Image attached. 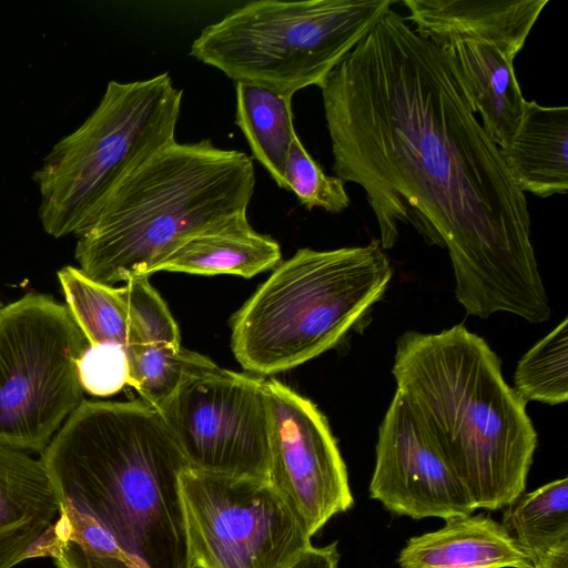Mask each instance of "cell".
Segmentation results:
<instances>
[{"instance_id":"ffe728a7","label":"cell","mask_w":568,"mask_h":568,"mask_svg":"<svg viewBox=\"0 0 568 568\" xmlns=\"http://www.w3.org/2000/svg\"><path fill=\"white\" fill-rule=\"evenodd\" d=\"M501 525L531 562L568 540V479L520 494L504 507Z\"/></svg>"},{"instance_id":"4316f807","label":"cell","mask_w":568,"mask_h":568,"mask_svg":"<svg viewBox=\"0 0 568 568\" xmlns=\"http://www.w3.org/2000/svg\"><path fill=\"white\" fill-rule=\"evenodd\" d=\"M338 561L337 542L334 541L324 547L311 545L281 568H338Z\"/></svg>"},{"instance_id":"e0dca14e","label":"cell","mask_w":568,"mask_h":568,"mask_svg":"<svg viewBox=\"0 0 568 568\" xmlns=\"http://www.w3.org/2000/svg\"><path fill=\"white\" fill-rule=\"evenodd\" d=\"M281 257L280 244L256 232L246 214L186 239L159 261L150 274L166 271L250 278L274 268Z\"/></svg>"},{"instance_id":"3957f363","label":"cell","mask_w":568,"mask_h":568,"mask_svg":"<svg viewBox=\"0 0 568 568\" xmlns=\"http://www.w3.org/2000/svg\"><path fill=\"white\" fill-rule=\"evenodd\" d=\"M396 389L430 435L475 508L497 510L524 493L537 447L526 402L486 341L457 324L397 338Z\"/></svg>"},{"instance_id":"8fae6325","label":"cell","mask_w":568,"mask_h":568,"mask_svg":"<svg viewBox=\"0 0 568 568\" xmlns=\"http://www.w3.org/2000/svg\"><path fill=\"white\" fill-rule=\"evenodd\" d=\"M156 409L189 468L266 479L263 377L215 364L187 376Z\"/></svg>"},{"instance_id":"44dd1931","label":"cell","mask_w":568,"mask_h":568,"mask_svg":"<svg viewBox=\"0 0 568 568\" xmlns=\"http://www.w3.org/2000/svg\"><path fill=\"white\" fill-rule=\"evenodd\" d=\"M40 556L52 557L59 568H142L97 521L63 504Z\"/></svg>"},{"instance_id":"ba28073f","label":"cell","mask_w":568,"mask_h":568,"mask_svg":"<svg viewBox=\"0 0 568 568\" xmlns=\"http://www.w3.org/2000/svg\"><path fill=\"white\" fill-rule=\"evenodd\" d=\"M88 346L67 305L49 295L0 308V445L47 448L85 400L78 362Z\"/></svg>"},{"instance_id":"cb8c5ba5","label":"cell","mask_w":568,"mask_h":568,"mask_svg":"<svg viewBox=\"0 0 568 568\" xmlns=\"http://www.w3.org/2000/svg\"><path fill=\"white\" fill-rule=\"evenodd\" d=\"M119 288L131 326V346L126 356L140 346L181 345L176 322L149 276L133 277Z\"/></svg>"},{"instance_id":"4fadbf2b","label":"cell","mask_w":568,"mask_h":568,"mask_svg":"<svg viewBox=\"0 0 568 568\" xmlns=\"http://www.w3.org/2000/svg\"><path fill=\"white\" fill-rule=\"evenodd\" d=\"M369 497L413 519L449 520L475 506L437 444L396 389L379 425Z\"/></svg>"},{"instance_id":"8992f818","label":"cell","mask_w":568,"mask_h":568,"mask_svg":"<svg viewBox=\"0 0 568 568\" xmlns=\"http://www.w3.org/2000/svg\"><path fill=\"white\" fill-rule=\"evenodd\" d=\"M393 0H258L205 27L190 55L233 81L284 94L316 85L373 29Z\"/></svg>"},{"instance_id":"7c38bea8","label":"cell","mask_w":568,"mask_h":568,"mask_svg":"<svg viewBox=\"0 0 568 568\" xmlns=\"http://www.w3.org/2000/svg\"><path fill=\"white\" fill-rule=\"evenodd\" d=\"M268 417L266 480L311 537L353 506L346 465L317 406L275 378H264Z\"/></svg>"},{"instance_id":"d4e9b609","label":"cell","mask_w":568,"mask_h":568,"mask_svg":"<svg viewBox=\"0 0 568 568\" xmlns=\"http://www.w3.org/2000/svg\"><path fill=\"white\" fill-rule=\"evenodd\" d=\"M284 178L286 190L292 191L310 211L318 207L329 213H341L349 205L344 182L324 173L298 135L291 144Z\"/></svg>"},{"instance_id":"52a82bcc","label":"cell","mask_w":568,"mask_h":568,"mask_svg":"<svg viewBox=\"0 0 568 568\" xmlns=\"http://www.w3.org/2000/svg\"><path fill=\"white\" fill-rule=\"evenodd\" d=\"M182 95L166 72L108 83L94 111L33 173L49 235H75L125 174L175 141Z\"/></svg>"},{"instance_id":"9a60e30c","label":"cell","mask_w":568,"mask_h":568,"mask_svg":"<svg viewBox=\"0 0 568 568\" xmlns=\"http://www.w3.org/2000/svg\"><path fill=\"white\" fill-rule=\"evenodd\" d=\"M398 564L400 568H532L504 526L484 515L452 518L436 531L412 537Z\"/></svg>"},{"instance_id":"7a4b0ae2","label":"cell","mask_w":568,"mask_h":568,"mask_svg":"<svg viewBox=\"0 0 568 568\" xmlns=\"http://www.w3.org/2000/svg\"><path fill=\"white\" fill-rule=\"evenodd\" d=\"M41 460L61 504L91 517L142 568H191L180 491L187 465L158 409L84 400Z\"/></svg>"},{"instance_id":"ac0fdd59","label":"cell","mask_w":568,"mask_h":568,"mask_svg":"<svg viewBox=\"0 0 568 568\" xmlns=\"http://www.w3.org/2000/svg\"><path fill=\"white\" fill-rule=\"evenodd\" d=\"M235 123L243 132L255 160L281 189L294 138L292 95L263 87L235 83Z\"/></svg>"},{"instance_id":"83f0119b","label":"cell","mask_w":568,"mask_h":568,"mask_svg":"<svg viewBox=\"0 0 568 568\" xmlns=\"http://www.w3.org/2000/svg\"><path fill=\"white\" fill-rule=\"evenodd\" d=\"M532 568H568V540L539 557Z\"/></svg>"},{"instance_id":"2e32d148","label":"cell","mask_w":568,"mask_h":568,"mask_svg":"<svg viewBox=\"0 0 568 568\" xmlns=\"http://www.w3.org/2000/svg\"><path fill=\"white\" fill-rule=\"evenodd\" d=\"M517 186L538 197L568 191V108L525 102L509 144L500 150Z\"/></svg>"},{"instance_id":"9c48e42d","label":"cell","mask_w":568,"mask_h":568,"mask_svg":"<svg viewBox=\"0 0 568 568\" xmlns=\"http://www.w3.org/2000/svg\"><path fill=\"white\" fill-rule=\"evenodd\" d=\"M548 0H422L414 30L446 59L481 125L504 150L520 121L524 99L514 61Z\"/></svg>"},{"instance_id":"6da1fadb","label":"cell","mask_w":568,"mask_h":568,"mask_svg":"<svg viewBox=\"0 0 568 568\" xmlns=\"http://www.w3.org/2000/svg\"><path fill=\"white\" fill-rule=\"evenodd\" d=\"M320 89L333 171L363 189L383 250L412 225L447 250L468 315L546 322L526 195L444 55L389 8Z\"/></svg>"},{"instance_id":"603a6c76","label":"cell","mask_w":568,"mask_h":568,"mask_svg":"<svg viewBox=\"0 0 568 568\" xmlns=\"http://www.w3.org/2000/svg\"><path fill=\"white\" fill-rule=\"evenodd\" d=\"M568 320L537 342L518 362L514 389L528 403L549 405L568 399Z\"/></svg>"},{"instance_id":"5bb4252c","label":"cell","mask_w":568,"mask_h":568,"mask_svg":"<svg viewBox=\"0 0 568 568\" xmlns=\"http://www.w3.org/2000/svg\"><path fill=\"white\" fill-rule=\"evenodd\" d=\"M60 508L41 458L0 445V568L38 557Z\"/></svg>"},{"instance_id":"30bf717a","label":"cell","mask_w":568,"mask_h":568,"mask_svg":"<svg viewBox=\"0 0 568 568\" xmlns=\"http://www.w3.org/2000/svg\"><path fill=\"white\" fill-rule=\"evenodd\" d=\"M180 491L191 568H281L312 545L266 479L186 467Z\"/></svg>"},{"instance_id":"484cf974","label":"cell","mask_w":568,"mask_h":568,"mask_svg":"<svg viewBox=\"0 0 568 568\" xmlns=\"http://www.w3.org/2000/svg\"><path fill=\"white\" fill-rule=\"evenodd\" d=\"M80 384L93 396L116 394L130 382L126 353L115 344L89 345L78 362Z\"/></svg>"},{"instance_id":"277c9868","label":"cell","mask_w":568,"mask_h":568,"mask_svg":"<svg viewBox=\"0 0 568 568\" xmlns=\"http://www.w3.org/2000/svg\"><path fill=\"white\" fill-rule=\"evenodd\" d=\"M254 189L246 153L175 140L125 174L75 233L79 268L109 286L149 276L186 239L246 215Z\"/></svg>"},{"instance_id":"d6986e66","label":"cell","mask_w":568,"mask_h":568,"mask_svg":"<svg viewBox=\"0 0 568 568\" xmlns=\"http://www.w3.org/2000/svg\"><path fill=\"white\" fill-rule=\"evenodd\" d=\"M58 278L67 307L89 345L115 344L128 353L131 326L120 288L93 281L74 266L61 268Z\"/></svg>"},{"instance_id":"5b68a950","label":"cell","mask_w":568,"mask_h":568,"mask_svg":"<svg viewBox=\"0 0 568 568\" xmlns=\"http://www.w3.org/2000/svg\"><path fill=\"white\" fill-rule=\"evenodd\" d=\"M393 276L378 240L300 248L231 318V348L256 376L286 372L337 346L382 300Z\"/></svg>"},{"instance_id":"7402d4cb","label":"cell","mask_w":568,"mask_h":568,"mask_svg":"<svg viewBox=\"0 0 568 568\" xmlns=\"http://www.w3.org/2000/svg\"><path fill=\"white\" fill-rule=\"evenodd\" d=\"M130 382L141 400L155 409L190 375L215 365L209 357L182 345L136 347L129 356Z\"/></svg>"}]
</instances>
